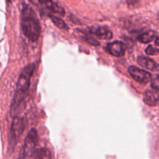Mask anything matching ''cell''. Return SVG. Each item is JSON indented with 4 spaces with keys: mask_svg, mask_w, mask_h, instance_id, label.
Wrapping results in <instances>:
<instances>
[{
    "mask_svg": "<svg viewBox=\"0 0 159 159\" xmlns=\"http://www.w3.org/2000/svg\"><path fill=\"white\" fill-rule=\"evenodd\" d=\"M35 69L34 64H29L26 65L20 73L18 82L16 84L15 94L10 107L11 114L16 116L19 113V108L25 99L26 95L30 85V80Z\"/></svg>",
    "mask_w": 159,
    "mask_h": 159,
    "instance_id": "obj_1",
    "label": "cell"
},
{
    "mask_svg": "<svg viewBox=\"0 0 159 159\" xmlns=\"http://www.w3.org/2000/svg\"><path fill=\"white\" fill-rule=\"evenodd\" d=\"M21 26L24 35L30 41L36 42L40 35V25L34 9L24 6L21 12Z\"/></svg>",
    "mask_w": 159,
    "mask_h": 159,
    "instance_id": "obj_2",
    "label": "cell"
},
{
    "mask_svg": "<svg viewBox=\"0 0 159 159\" xmlns=\"http://www.w3.org/2000/svg\"><path fill=\"white\" fill-rule=\"evenodd\" d=\"M38 141V135L35 128H32L26 137L23 147L19 155L18 159H28L35 151Z\"/></svg>",
    "mask_w": 159,
    "mask_h": 159,
    "instance_id": "obj_3",
    "label": "cell"
},
{
    "mask_svg": "<svg viewBox=\"0 0 159 159\" xmlns=\"http://www.w3.org/2000/svg\"><path fill=\"white\" fill-rule=\"evenodd\" d=\"M25 123L23 119L19 116H14L12 125L10 127L9 136V149H13L16 144L18 142L20 136L24 130Z\"/></svg>",
    "mask_w": 159,
    "mask_h": 159,
    "instance_id": "obj_4",
    "label": "cell"
},
{
    "mask_svg": "<svg viewBox=\"0 0 159 159\" xmlns=\"http://www.w3.org/2000/svg\"><path fill=\"white\" fill-rule=\"evenodd\" d=\"M129 73L131 75V77L134 79L136 82H139V83L147 84L148 82H150L152 80V75L151 73L148 72L147 71L141 68H138L135 66H130L128 69Z\"/></svg>",
    "mask_w": 159,
    "mask_h": 159,
    "instance_id": "obj_5",
    "label": "cell"
},
{
    "mask_svg": "<svg viewBox=\"0 0 159 159\" xmlns=\"http://www.w3.org/2000/svg\"><path fill=\"white\" fill-rule=\"evenodd\" d=\"M126 47L124 43L120 41H115L109 43L107 46V51L115 57H121L124 54Z\"/></svg>",
    "mask_w": 159,
    "mask_h": 159,
    "instance_id": "obj_6",
    "label": "cell"
},
{
    "mask_svg": "<svg viewBox=\"0 0 159 159\" xmlns=\"http://www.w3.org/2000/svg\"><path fill=\"white\" fill-rule=\"evenodd\" d=\"M158 91L155 89H149L145 91L144 94L143 100L145 104L150 106V107H155L158 102Z\"/></svg>",
    "mask_w": 159,
    "mask_h": 159,
    "instance_id": "obj_7",
    "label": "cell"
},
{
    "mask_svg": "<svg viewBox=\"0 0 159 159\" xmlns=\"http://www.w3.org/2000/svg\"><path fill=\"white\" fill-rule=\"evenodd\" d=\"M90 33L94 35L97 36L98 37L104 40H110L113 37V34L108 28L105 26H98V27L91 28Z\"/></svg>",
    "mask_w": 159,
    "mask_h": 159,
    "instance_id": "obj_8",
    "label": "cell"
},
{
    "mask_svg": "<svg viewBox=\"0 0 159 159\" xmlns=\"http://www.w3.org/2000/svg\"><path fill=\"white\" fill-rule=\"evenodd\" d=\"M138 62L141 66L144 67V68L150 70V71H158V65L156 61H155L152 59L147 57H139L138 59Z\"/></svg>",
    "mask_w": 159,
    "mask_h": 159,
    "instance_id": "obj_9",
    "label": "cell"
},
{
    "mask_svg": "<svg viewBox=\"0 0 159 159\" xmlns=\"http://www.w3.org/2000/svg\"><path fill=\"white\" fill-rule=\"evenodd\" d=\"M29 159H51V152L47 148L37 149L33 152Z\"/></svg>",
    "mask_w": 159,
    "mask_h": 159,
    "instance_id": "obj_10",
    "label": "cell"
},
{
    "mask_svg": "<svg viewBox=\"0 0 159 159\" xmlns=\"http://www.w3.org/2000/svg\"><path fill=\"white\" fill-rule=\"evenodd\" d=\"M155 37H156V34H155V31L148 30L141 34V35L138 37V40H139L141 43H147L152 41Z\"/></svg>",
    "mask_w": 159,
    "mask_h": 159,
    "instance_id": "obj_11",
    "label": "cell"
},
{
    "mask_svg": "<svg viewBox=\"0 0 159 159\" xmlns=\"http://www.w3.org/2000/svg\"><path fill=\"white\" fill-rule=\"evenodd\" d=\"M49 17L51 21L54 23V24L55 26H57L58 28H61V29L63 30H67L68 28L66 23H65V21L63 20H61V18H59V17L55 16L54 15H49Z\"/></svg>",
    "mask_w": 159,
    "mask_h": 159,
    "instance_id": "obj_12",
    "label": "cell"
},
{
    "mask_svg": "<svg viewBox=\"0 0 159 159\" xmlns=\"http://www.w3.org/2000/svg\"><path fill=\"white\" fill-rule=\"evenodd\" d=\"M145 53L149 55H156L158 53V49L153 47L152 45H149L147 49L145 50Z\"/></svg>",
    "mask_w": 159,
    "mask_h": 159,
    "instance_id": "obj_13",
    "label": "cell"
},
{
    "mask_svg": "<svg viewBox=\"0 0 159 159\" xmlns=\"http://www.w3.org/2000/svg\"><path fill=\"white\" fill-rule=\"evenodd\" d=\"M159 84H158V76L157 75L155 79L152 81V88L155 89L156 90H159Z\"/></svg>",
    "mask_w": 159,
    "mask_h": 159,
    "instance_id": "obj_14",
    "label": "cell"
},
{
    "mask_svg": "<svg viewBox=\"0 0 159 159\" xmlns=\"http://www.w3.org/2000/svg\"><path fill=\"white\" fill-rule=\"evenodd\" d=\"M6 1H7L8 2H11V0H6Z\"/></svg>",
    "mask_w": 159,
    "mask_h": 159,
    "instance_id": "obj_15",
    "label": "cell"
}]
</instances>
